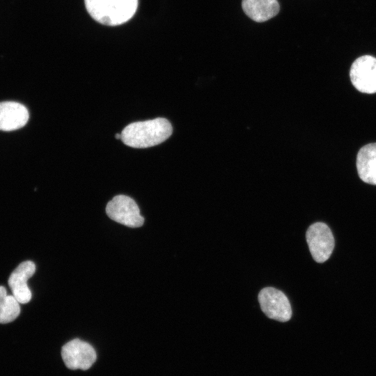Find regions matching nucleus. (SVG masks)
Returning a JSON list of instances; mask_svg holds the SVG:
<instances>
[{
  "instance_id": "f257e3e1",
  "label": "nucleus",
  "mask_w": 376,
  "mask_h": 376,
  "mask_svg": "<svg viewBox=\"0 0 376 376\" xmlns=\"http://www.w3.org/2000/svg\"><path fill=\"white\" fill-rule=\"evenodd\" d=\"M170 122L164 118L134 122L122 131L121 140L127 146L145 148L158 145L166 141L172 134Z\"/></svg>"
},
{
  "instance_id": "f03ea898",
  "label": "nucleus",
  "mask_w": 376,
  "mask_h": 376,
  "mask_svg": "<svg viewBox=\"0 0 376 376\" xmlns=\"http://www.w3.org/2000/svg\"><path fill=\"white\" fill-rule=\"evenodd\" d=\"M90 15L97 22L118 26L130 20L135 14L138 0H84Z\"/></svg>"
},
{
  "instance_id": "7ed1b4c3",
  "label": "nucleus",
  "mask_w": 376,
  "mask_h": 376,
  "mask_svg": "<svg viewBox=\"0 0 376 376\" xmlns=\"http://www.w3.org/2000/svg\"><path fill=\"white\" fill-rule=\"evenodd\" d=\"M106 212L112 220L130 228L140 227L144 222L136 202L125 195L114 196L107 203Z\"/></svg>"
},
{
  "instance_id": "20e7f679",
  "label": "nucleus",
  "mask_w": 376,
  "mask_h": 376,
  "mask_svg": "<svg viewBox=\"0 0 376 376\" xmlns=\"http://www.w3.org/2000/svg\"><path fill=\"white\" fill-rule=\"evenodd\" d=\"M258 301L263 312L270 319L287 322L292 317L290 303L281 290L267 287L258 294Z\"/></svg>"
},
{
  "instance_id": "39448f33",
  "label": "nucleus",
  "mask_w": 376,
  "mask_h": 376,
  "mask_svg": "<svg viewBox=\"0 0 376 376\" xmlns=\"http://www.w3.org/2000/svg\"><path fill=\"white\" fill-rule=\"evenodd\" d=\"M306 238L316 262L324 263L329 259L334 247V238L327 225L322 222L313 224L306 231Z\"/></svg>"
},
{
  "instance_id": "423d86ee",
  "label": "nucleus",
  "mask_w": 376,
  "mask_h": 376,
  "mask_svg": "<svg viewBox=\"0 0 376 376\" xmlns=\"http://www.w3.org/2000/svg\"><path fill=\"white\" fill-rule=\"evenodd\" d=\"M61 357L70 370H86L95 362L97 354L91 345L76 338L62 347Z\"/></svg>"
},
{
  "instance_id": "0eeeda50",
  "label": "nucleus",
  "mask_w": 376,
  "mask_h": 376,
  "mask_svg": "<svg viewBox=\"0 0 376 376\" xmlns=\"http://www.w3.org/2000/svg\"><path fill=\"white\" fill-rule=\"evenodd\" d=\"M350 77L353 86L360 92L376 93V58L365 55L357 58L351 65Z\"/></svg>"
},
{
  "instance_id": "6e6552de",
  "label": "nucleus",
  "mask_w": 376,
  "mask_h": 376,
  "mask_svg": "<svg viewBox=\"0 0 376 376\" xmlns=\"http://www.w3.org/2000/svg\"><path fill=\"white\" fill-rule=\"evenodd\" d=\"M36 271V265L30 260L20 263L9 276L8 283L13 295L20 304H26L31 299V292L27 281Z\"/></svg>"
},
{
  "instance_id": "1a4fd4ad",
  "label": "nucleus",
  "mask_w": 376,
  "mask_h": 376,
  "mask_svg": "<svg viewBox=\"0 0 376 376\" xmlns=\"http://www.w3.org/2000/svg\"><path fill=\"white\" fill-rule=\"evenodd\" d=\"M27 109L16 102H0V130L13 131L24 127L29 120Z\"/></svg>"
},
{
  "instance_id": "9d476101",
  "label": "nucleus",
  "mask_w": 376,
  "mask_h": 376,
  "mask_svg": "<svg viewBox=\"0 0 376 376\" xmlns=\"http://www.w3.org/2000/svg\"><path fill=\"white\" fill-rule=\"evenodd\" d=\"M244 13L256 22H264L275 17L280 10L278 0H242Z\"/></svg>"
},
{
  "instance_id": "9b49d317",
  "label": "nucleus",
  "mask_w": 376,
  "mask_h": 376,
  "mask_svg": "<svg viewBox=\"0 0 376 376\" xmlns=\"http://www.w3.org/2000/svg\"><path fill=\"white\" fill-rule=\"evenodd\" d=\"M359 178L365 182L376 185V143L363 146L357 157Z\"/></svg>"
},
{
  "instance_id": "f8f14e48",
  "label": "nucleus",
  "mask_w": 376,
  "mask_h": 376,
  "mask_svg": "<svg viewBox=\"0 0 376 376\" xmlns=\"http://www.w3.org/2000/svg\"><path fill=\"white\" fill-rule=\"evenodd\" d=\"M19 302L7 294L6 289L0 286V323H8L15 320L20 313Z\"/></svg>"
},
{
  "instance_id": "ddd939ff",
  "label": "nucleus",
  "mask_w": 376,
  "mask_h": 376,
  "mask_svg": "<svg viewBox=\"0 0 376 376\" xmlns=\"http://www.w3.org/2000/svg\"><path fill=\"white\" fill-rule=\"evenodd\" d=\"M116 139H121V134L117 133L115 136Z\"/></svg>"
}]
</instances>
